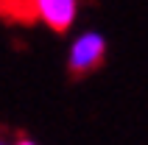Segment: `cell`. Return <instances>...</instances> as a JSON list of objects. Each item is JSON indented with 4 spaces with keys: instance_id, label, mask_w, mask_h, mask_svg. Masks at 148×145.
<instances>
[{
    "instance_id": "cell-1",
    "label": "cell",
    "mask_w": 148,
    "mask_h": 145,
    "mask_svg": "<svg viewBox=\"0 0 148 145\" xmlns=\"http://www.w3.org/2000/svg\"><path fill=\"white\" fill-rule=\"evenodd\" d=\"M106 53V45H103V36L101 34H81L75 39L73 50H70V70L75 75H84V72L95 70L101 64V59Z\"/></svg>"
},
{
    "instance_id": "cell-2",
    "label": "cell",
    "mask_w": 148,
    "mask_h": 145,
    "mask_svg": "<svg viewBox=\"0 0 148 145\" xmlns=\"http://www.w3.org/2000/svg\"><path fill=\"white\" fill-rule=\"evenodd\" d=\"M78 0H34V17H39L53 31H67L75 20Z\"/></svg>"
},
{
    "instance_id": "cell-3",
    "label": "cell",
    "mask_w": 148,
    "mask_h": 145,
    "mask_svg": "<svg viewBox=\"0 0 148 145\" xmlns=\"http://www.w3.org/2000/svg\"><path fill=\"white\" fill-rule=\"evenodd\" d=\"M0 145H11V140L6 137V131H0Z\"/></svg>"
},
{
    "instance_id": "cell-4",
    "label": "cell",
    "mask_w": 148,
    "mask_h": 145,
    "mask_svg": "<svg viewBox=\"0 0 148 145\" xmlns=\"http://www.w3.org/2000/svg\"><path fill=\"white\" fill-rule=\"evenodd\" d=\"M11 145H34V142H31V140H14Z\"/></svg>"
}]
</instances>
